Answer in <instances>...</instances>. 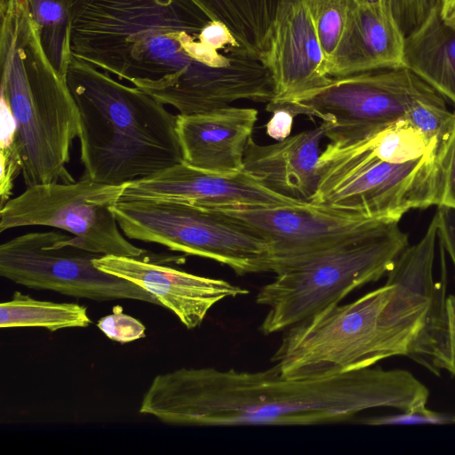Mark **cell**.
<instances>
[{"mask_svg": "<svg viewBox=\"0 0 455 455\" xmlns=\"http://www.w3.org/2000/svg\"><path fill=\"white\" fill-rule=\"evenodd\" d=\"M440 100L443 97L438 92L399 67L331 77L318 89L266 109L318 117L331 143L344 146L403 119L418 101Z\"/></svg>", "mask_w": 455, "mask_h": 455, "instance_id": "cell-9", "label": "cell"}, {"mask_svg": "<svg viewBox=\"0 0 455 455\" xmlns=\"http://www.w3.org/2000/svg\"><path fill=\"white\" fill-rule=\"evenodd\" d=\"M200 41L210 48L220 51L240 47L230 30L221 22L210 20L199 35Z\"/></svg>", "mask_w": 455, "mask_h": 455, "instance_id": "cell-32", "label": "cell"}, {"mask_svg": "<svg viewBox=\"0 0 455 455\" xmlns=\"http://www.w3.org/2000/svg\"><path fill=\"white\" fill-rule=\"evenodd\" d=\"M66 81L79 114L83 177L123 185L183 162L177 116L152 95L75 56Z\"/></svg>", "mask_w": 455, "mask_h": 455, "instance_id": "cell-5", "label": "cell"}, {"mask_svg": "<svg viewBox=\"0 0 455 455\" xmlns=\"http://www.w3.org/2000/svg\"><path fill=\"white\" fill-rule=\"evenodd\" d=\"M73 56L158 99L200 64L227 66L200 41L211 20L190 0H73Z\"/></svg>", "mask_w": 455, "mask_h": 455, "instance_id": "cell-3", "label": "cell"}, {"mask_svg": "<svg viewBox=\"0 0 455 455\" xmlns=\"http://www.w3.org/2000/svg\"><path fill=\"white\" fill-rule=\"evenodd\" d=\"M264 240L273 273L333 248L385 219L327 204L303 201L275 206L208 207Z\"/></svg>", "mask_w": 455, "mask_h": 455, "instance_id": "cell-12", "label": "cell"}, {"mask_svg": "<svg viewBox=\"0 0 455 455\" xmlns=\"http://www.w3.org/2000/svg\"><path fill=\"white\" fill-rule=\"evenodd\" d=\"M369 426L446 425L455 424V416L429 410L427 405L400 413L365 418L358 421Z\"/></svg>", "mask_w": 455, "mask_h": 455, "instance_id": "cell-26", "label": "cell"}, {"mask_svg": "<svg viewBox=\"0 0 455 455\" xmlns=\"http://www.w3.org/2000/svg\"><path fill=\"white\" fill-rule=\"evenodd\" d=\"M265 66L274 84L267 108L297 99L330 80L308 1L291 4L279 19Z\"/></svg>", "mask_w": 455, "mask_h": 455, "instance_id": "cell-15", "label": "cell"}, {"mask_svg": "<svg viewBox=\"0 0 455 455\" xmlns=\"http://www.w3.org/2000/svg\"><path fill=\"white\" fill-rule=\"evenodd\" d=\"M72 235L30 232L0 245V275L17 284L98 301L132 299L161 306L139 285L106 273Z\"/></svg>", "mask_w": 455, "mask_h": 455, "instance_id": "cell-11", "label": "cell"}, {"mask_svg": "<svg viewBox=\"0 0 455 455\" xmlns=\"http://www.w3.org/2000/svg\"><path fill=\"white\" fill-rule=\"evenodd\" d=\"M403 66L455 105V28L443 20L438 4L405 36Z\"/></svg>", "mask_w": 455, "mask_h": 455, "instance_id": "cell-19", "label": "cell"}, {"mask_svg": "<svg viewBox=\"0 0 455 455\" xmlns=\"http://www.w3.org/2000/svg\"><path fill=\"white\" fill-rule=\"evenodd\" d=\"M267 124V133L275 140H283L290 136L294 116L284 109H276Z\"/></svg>", "mask_w": 455, "mask_h": 455, "instance_id": "cell-33", "label": "cell"}, {"mask_svg": "<svg viewBox=\"0 0 455 455\" xmlns=\"http://www.w3.org/2000/svg\"><path fill=\"white\" fill-rule=\"evenodd\" d=\"M258 111L228 106L212 111L177 115L183 162L210 172L243 171L244 152L251 139Z\"/></svg>", "mask_w": 455, "mask_h": 455, "instance_id": "cell-16", "label": "cell"}, {"mask_svg": "<svg viewBox=\"0 0 455 455\" xmlns=\"http://www.w3.org/2000/svg\"><path fill=\"white\" fill-rule=\"evenodd\" d=\"M319 183L310 200L373 218H401L440 204L438 148L403 163L382 158L367 137L344 146L331 142L321 152Z\"/></svg>", "mask_w": 455, "mask_h": 455, "instance_id": "cell-7", "label": "cell"}, {"mask_svg": "<svg viewBox=\"0 0 455 455\" xmlns=\"http://www.w3.org/2000/svg\"><path fill=\"white\" fill-rule=\"evenodd\" d=\"M92 323L87 307L73 302L39 300L19 291L0 304V327L44 328L56 331Z\"/></svg>", "mask_w": 455, "mask_h": 455, "instance_id": "cell-21", "label": "cell"}, {"mask_svg": "<svg viewBox=\"0 0 455 455\" xmlns=\"http://www.w3.org/2000/svg\"><path fill=\"white\" fill-rule=\"evenodd\" d=\"M437 239L455 269V210L439 206L436 211Z\"/></svg>", "mask_w": 455, "mask_h": 455, "instance_id": "cell-31", "label": "cell"}, {"mask_svg": "<svg viewBox=\"0 0 455 455\" xmlns=\"http://www.w3.org/2000/svg\"><path fill=\"white\" fill-rule=\"evenodd\" d=\"M455 112L449 111L444 100H420L407 112L404 120L412 124L431 143L439 145L450 132Z\"/></svg>", "mask_w": 455, "mask_h": 455, "instance_id": "cell-25", "label": "cell"}, {"mask_svg": "<svg viewBox=\"0 0 455 455\" xmlns=\"http://www.w3.org/2000/svg\"><path fill=\"white\" fill-rule=\"evenodd\" d=\"M355 4L361 5H376L390 2V0H353Z\"/></svg>", "mask_w": 455, "mask_h": 455, "instance_id": "cell-35", "label": "cell"}, {"mask_svg": "<svg viewBox=\"0 0 455 455\" xmlns=\"http://www.w3.org/2000/svg\"><path fill=\"white\" fill-rule=\"evenodd\" d=\"M351 1L308 0L316 36L325 57V62L332 55L341 39Z\"/></svg>", "mask_w": 455, "mask_h": 455, "instance_id": "cell-24", "label": "cell"}, {"mask_svg": "<svg viewBox=\"0 0 455 455\" xmlns=\"http://www.w3.org/2000/svg\"><path fill=\"white\" fill-rule=\"evenodd\" d=\"M438 158L442 175L440 204L455 210V118L450 132L441 140Z\"/></svg>", "mask_w": 455, "mask_h": 455, "instance_id": "cell-27", "label": "cell"}, {"mask_svg": "<svg viewBox=\"0 0 455 455\" xmlns=\"http://www.w3.org/2000/svg\"><path fill=\"white\" fill-rule=\"evenodd\" d=\"M386 283L356 300L331 306L288 328L272 357L290 379H322L412 353L441 291L434 259L403 251Z\"/></svg>", "mask_w": 455, "mask_h": 455, "instance_id": "cell-2", "label": "cell"}, {"mask_svg": "<svg viewBox=\"0 0 455 455\" xmlns=\"http://www.w3.org/2000/svg\"><path fill=\"white\" fill-rule=\"evenodd\" d=\"M326 125H321L269 145L249 140L243 170L270 190L299 201H310L319 183L320 143Z\"/></svg>", "mask_w": 455, "mask_h": 455, "instance_id": "cell-18", "label": "cell"}, {"mask_svg": "<svg viewBox=\"0 0 455 455\" xmlns=\"http://www.w3.org/2000/svg\"><path fill=\"white\" fill-rule=\"evenodd\" d=\"M404 42L390 2L361 5L352 0L341 39L325 62V74L339 77L404 67Z\"/></svg>", "mask_w": 455, "mask_h": 455, "instance_id": "cell-17", "label": "cell"}, {"mask_svg": "<svg viewBox=\"0 0 455 455\" xmlns=\"http://www.w3.org/2000/svg\"><path fill=\"white\" fill-rule=\"evenodd\" d=\"M124 186L82 176L78 181L28 187L1 206L0 231L51 227L70 233L90 251L140 258L146 251L128 241L112 209L121 200Z\"/></svg>", "mask_w": 455, "mask_h": 455, "instance_id": "cell-10", "label": "cell"}, {"mask_svg": "<svg viewBox=\"0 0 455 455\" xmlns=\"http://www.w3.org/2000/svg\"><path fill=\"white\" fill-rule=\"evenodd\" d=\"M122 198L175 200L204 207L275 206L302 202L270 190L244 170L221 174L184 162L125 184Z\"/></svg>", "mask_w": 455, "mask_h": 455, "instance_id": "cell-14", "label": "cell"}, {"mask_svg": "<svg viewBox=\"0 0 455 455\" xmlns=\"http://www.w3.org/2000/svg\"><path fill=\"white\" fill-rule=\"evenodd\" d=\"M409 245L400 220L385 219L371 229L275 272L256 302L268 307L260 331L269 335L339 302L354 290L387 275Z\"/></svg>", "mask_w": 455, "mask_h": 455, "instance_id": "cell-6", "label": "cell"}, {"mask_svg": "<svg viewBox=\"0 0 455 455\" xmlns=\"http://www.w3.org/2000/svg\"><path fill=\"white\" fill-rule=\"evenodd\" d=\"M428 388L411 372L366 367L322 379L212 367L157 374L139 412L172 426H311L339 423L363 411L427 405Z\"/></svg>", "mask_w": 455, "mask_h": 455, "instance_id": "cell-1", "label": "cell"}, {"mask_svg": "<svg viewBox=\"0 0 455 455\" xmlns=\"http://www.w3.org/2000/svg\"><path fill=\"white\" fill-rule=\"evenodd\" d=\"M98 328L110 339L119 343H129L145 337L146 327L138 319L123 313L118 307L113 313L100 318Z\"/></svg>", "mask_w": 455, "mask_h": 455, "instance_id": "cell-28", "label": "cell"}, {"mask_svg": "<svg viewBox=\"0 0 455 455\" xmlns=\"http://www.w3.org/2000/svg\"><path fill=\"white\" fill-rule=\"evenodd\" d=\"M438 7L443 20L455 28V0H438Z\"/></svg>", "mask_w": 455, "mask_h": 455, "instance_id": "cell-34", "label": "cell"}, {"mask_svg": "<svg viewBox=\"0 0 455 455\" xmlns=\"http://www.w3.org/2000/svg\"><path fill=\"white\" fill-rule=\"evenodd\" d=\"M1 177L0 196L3 206L12 195L15 179L22 172L20 157L14 149L12 142L1 140Z\"/></svg>", "mask_w": 455, "mask_h": 455, "instance_id": "cell-30", "label": "cell"}, {"mask_svg": "<svg viewBox=\"0 0 455 455\" xmlns=\"http://www.w3.org/2000/svg\"><path fill=\"white\" fill-rule=\"evenodd\" d=\"M2 114L26 187L75 181L67 170L79 114L66 77L46 58L26 0H0Z\"/></svg>", "mask_w": 455, "mask_h": 455, "instance_id": "cell-4", "label": "cell"}, {"mask_svg": "<svg viewBox=\"0 0 455 455\" xmlns=\"http://www.w3.org/2000/svg\"><path fill=\"white\" fill-rule=\"evenodd\" d=\"M112 209L129 239L212 259L237 275L273 270L264 240L208 207L175 200L121 198Z\"/></svg>", "mask_w": 455, "mask_h": 455, "instance_id": "cell-8", "label": "cell"}, {"mask_svg": "<svg viewBox=\"0 0 455 455\" xmlns=\"http://www.w3.org/2000/svg\"><path fill=\"white\" fill-rule=\"evenodd\" d=\"M211 20L223 23L251 57L267 60L279 19L296 2L308 0H190Z\"/></svg>", "mask_w": 455, "mask_h": 455, "instance_id": "cell-20", "label": "cell"}, {"mask_svg": "<svg viewBox=\"0 0 455 455\" xmlns=\"http://www.w3.org/2000/svg\"><path fill=\"white\" fill-rule=\"evenodd\" d=\"M410 357L434 373L455 376V296L443 293Z\"/></svg>", "mask_w": 455, "mask_h": 455, "instance_id": "cell-22", "label": "cell"}, {"mask_svg": "<svg viewBox=\"0 0 455 455\" xmlns=\"http://www.w3.org/2000/svg\"><path fill=\"white\" fill-rule=\"evenodd\" d=\"M93 263L99 269L151 293L188 330L199 327L220 301L248 293L246 289L223 279L194 275L136 257L101 255Z\"/></svg>", "mask_w": 455, "mask_h": 455, "instance_id": "cell-13", "label": "cell"}, {"mask_svg": "<svg viewBox=\"0 0 455 455\" xmlns=\"http://www.w3.org/2000/svg\"><path fill=\"white\" fill-rule=\"evenodd\" d=\"M394 14L406 36L427 18L438 0H390Z\"/></svg>", "mask_w": 455, "mask_h": 455, "instance_id": "cell-29", "label": "cell"}, {"mask_svg": "<svg viewBox=\"0 0 455 455\" xmlns=\"http://www.w3.org/2000/svg\"><path fill=\"white\" fill-rule=\"evenodd\" d=\"M73 0H26L42 49L52 67L66 77L73 58L71 11Z\"/></svg>", "mask_w": 455, "mask_h": 455, "instance_id": "cell-23", "label": "cell"}]
</instances>
